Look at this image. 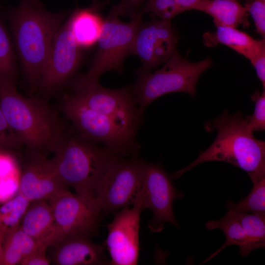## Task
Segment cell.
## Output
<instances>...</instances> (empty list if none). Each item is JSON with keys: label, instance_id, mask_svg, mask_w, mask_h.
Returning <instances> with one entry per match:
<instances>
[{"label": "cell", "instance_id": "obj_14", "mask_svg": "<svg viewBox=\"0 0 265 265\" xmlns=\"http://www.w3.org/2000/svg\"><path fill=\"white\" fill-rule=\"evenodd\" d=\"M19 193L30 202L45 200L69 192L52 159L26 149Z\"/></svg>", "mask_w": 265, "mask_h": 265}, {"label": "cell", "instance_id": "obj_8", "mask_svg": "<svg viewBox=\"0 0 265 265\" xmlns=\"http://www.w3.org/2000/svg\"><path fill=\"white\" fill-rule=\"evenodd\" d=\"M145 161L136 155H117L97 183L94 199L101 213L115 212L133 205L143 183Z\"/></svg>", "mask_w": 265, "mask_h": 265}, {"label": "cell", "instance_id": "obj_26", "mask_svg": "<svg viewBox=\"0 0 265 265\" xmlns=\"http://www.w3.org/2000/svg\"><path fill=\"white\" fill-rule=\"evenodd\" d=\"M253 186L249 194L239 202L227 201L228 211L239 212L265 213V177L252 182Z\"/></svg>", "mask_w": 265, "mask_h": 265}, {"label": "cell", "instance_id": "obj_36", "mask_svg": "<svg viewBox=\"0 0 265 265\" xmlns=\"http://www.w3.org/2000/svg\"></svg>", "mask_w": 265, "mask_h": 265}, {"label": "cell", "instance_id": "obj_21", "mask_svg": "<svg viewBox=\"0 0 265 265\" xmlns=\"http://www.w3.org/2000/svg\"><path fill=\"white\" fill-rule=\"evenodd\" d=\"M206 228L210 230L219 229L225 234V241L223 245L204 260L205 263L217 255L225 248L231 245L239 247V253H242L246 244V237L243 229L232 211H228L226 214L218 220H209L205 224Z\"/></svg>", "mask_w": 265, "mask_h": 265}, {"label": "cell", "instance_id": "obj_24", "mask_svg": "<svg viewBox=\"0 0 265 265\" xmlns=\"http://www.w3.org/2000/svg\"><path fill=\"white\" fill-rule=\"evenodd\" d=\"M43 241L38 240L26 234L19 226L11 231L3 255L5 264L20 265L22 261L33 252Z\"/></svg>", "mask_w": 265, "mask_h": 265}, {"label": "cell", "instance_id": "obj_13", "mask_svg": "<svg viewBox=\"0 0 265 265\" xmlns=\"http://www.w3.org/2000/svg\"><path fill=\"white\" fill-rule=\"evenodd\" d=\"M144 210L141 188L132 207L127 206L122 209L107 225L108 235L106 244L111 259L110 265L137 264L140 215Z\"/></svg>", "mask_w": 265, "mask_h": 265}, {"label": "cell", "instance_id": "obj_22", "mask_svg": "<svg viewBox=\"0 0 265 265\" xmlns=\"http://www.w3.org/2000/svg\"><path fill=\"white\" fill-rule=\"evenodd\" d=\"M232 212L239 221L246 239L241 257L248 255L256 249L265 248V213Z\"/></svg>", "mask_w": 265, "mask_h": 265}, {"label": "cell", "instance_id": "obj_3", "mask_svg": "<svg viewBox=\"0 0 265 265\" xmlns=\"http://www.w3.org/2000/svg\"><path fill=\"white\" fill-rule=\"evenodd\" d=\"M204 128L209 132L216 130L215 139L196 159L174 173L172 177L178 178L199 164L212 161L229 162L241 168L252 182L265 177V142L254 137L241 112L230 115L225 110L219 116L206 123Z\"/></svg>", "mask_w": 265, "mask_h": 265}, {"label": "cell", "instance_id": "obj_1", "mask_svg": "<svg viewBox=\"0 0 265 265\" xmlns=\"http://www.w3.org/2000/svg\"><path fill=\"white\" fill-rule=\"evenodd\" d=\"M0 107L23 146L46 156L54 152L71 129L48 100L37 95L23 96L16 82L0 83Z\"/></svg>", "mask_w": 265, "mask_h": 265}, {"label": "cell", "instance_id": "obj_28", "mask_svg": "<svg viewBox=\"0 0 265 265\" xmlns=\"http://www.w3.org/2000/svg\"><path fill=\"white\" fill-rule=\"evenodd\" d=\"M255 102L253 113L246 116L247 125L252 132L263 131L265 130V90L262 92L256 91L251 96Z\"/></svg>", "mask_w": 265, "mask_h": 265}, {"label": "cell", "instance_id": "obj_19", "mask_svg": "<svg viewBox=\"0 0 265 265\" xmlns=\"http://www.w3.org/2000/svg\"><path fill=\"white\" fill-rule=\"evenodd\" d=\"M20 225L27 235L49 245L53 231L54 216L53 209L45 200L30 202Z\"/></svg>", "mask_w": 265, "mask_h": 265}, {"label": "cell", "instance_id": "obj_16", "mask_svg": "<svg viewBox=\"0 0 265 265\" xmlns=\"http://www.w3.org/2000/svg\"><path fill=\"white\" fill-rule=\"evenodd\" d=\"M90 238L66 236L50 246V264L55 265H102L107 263L103 246Z\"/></svg>", "mask_w": 265, "mask_h": 265}, {"label": "cell", "instance_id": "obj_9", "mask_svg": "<svg viewBox=\"0 0 265 265\" xmlns=\"http://www.w3.org/2000/svg\"><path fill=\"white\" fill-rule=\"evenodd\" d=\"M70 87V94L87 107L137 132L144 111L137 104L132 86L113 89L96 82Z\"/></svg>", "mask_w": 265, "mask_h": 265}, {"label": "cell", "instance_id": "obj_25", "mask_svg": "<svg viewBox=\"0 0 265 265\" xmlns=\"http://www.w3.org/2000/svg\"><path fill=\"white\" fill-rule=\"evenodd\" d=\"M17 67L16 54L5 25L0 18V83L16 82Z\"/></svg>", "mask_w": 265, "mask_h": 265}, {"label": "cell", "instance_id": "obj_29", "mask_svg": "<svg viewBox=\"0 0 265 265\" xmlns=\"http://www.w3.org/2000/svg\"><path fill=\"white\" fill-rule=\"evenodd\" d=\"M23 144L8 125L0 107V151H15Z\"/></svg>", "mask_w": 265, "mask_h": 265}, {"label": "cell", "instance_id": "obj_34", "mask_svg": "<svg viewBox=\"0 0 265 265\" xmlns=\"http://www.w3.org/2000/svg\"><path fill=\"white\" fill-rule=\"evenodd\" d=\"M26 0L31 2L35 4L42 5V3L40 2L39 0Z\"/></svg>", "mask_w": 265, "mask_h": 265}, {"label": "cell", "instance_id": "obj_4", "mask_svg": "<svg viewBox=\"0 0 265 265\" xmlns=\"http://www.w3.org/2000/svg\"><path fill=\"white\" fill-rule=\"evenodd\" d=\"M53 153L52 159L65 185L91 198H94L97 183L118 155L80 136L71 127Z\"/></svg>", "mask_w": 265, "mask_h": 265}, {"label": "cell", "instance_id": "obj_18", "mask_svg": "<svg viewBox=\"0 0 265 265\" xmlns=\"http://www.w3.org/2000/svg\"><path fill=\"white\" fill-rule=\"evenodd\" d=\"M203 42L209 48L226 46L248 60L265 48V38L256 40L245 32L229 26H216V31L204 33Z\"/></svg>", "mask_w": 265, "mask_h": 265}, {"label": "cell", "instance_id": "obj_10", "mask_svg": "<svg viewBox=\"0 0 265 265\" xmlns=\"http://www.w3.org/2000/svg\"><path fill=\"white\" fill-rule=\"evenodd\" d=\"M81 51L67 19L53 40L36 92L38 96L48 100L71 82L81 62Z\"/></svg>", "mask_w": 265, "mask_h": 265}, {"label": "cell", "instance_id": "obj_32", "mask_svg": "<svg viewBox=\"0 0 265 265\" xmlns=\"http://www.w3.org/2000/svg\"><path fill=\"white\" fill-rule=\"evenodd\" d=\"M49 248L48 244L43 242L31 254L24 259L20 263L21 265H49L50 261L46 256V251Z\"/></svg>", "mask_w": 265, "mask_h": 265}, {"label": "cell", "instance_id": "obj_7", "mask_svg": "<svg viewBox=\"0 0 265 265\" xmlns=\"http://www.w3.org/2000/svg\"><path fill=\"white\" fill-rule=\"evenodd\" d=\"M143 15L139 12L129 22H124L119 16L109 11L105 19L98 39V48L86 73L72 80L69 86L98 82L101 76L109 71L121 74L125 58L132 54L137 30L142 23Z\"/></svg>", "mask_w": 265, "mask_h": 265}, {"label": "cell", "instance_id": "obj_20", "mask_svg": "<svg viewBox=\"0 0 265 265\" xmlns=\"http://www.w3.org/2000/svg\"><path fill=\"white\" fill-rule=\"evenodd\" d=\"M200 11L211 16L216 26L247 27L249 14L238 0H205Z\"/></svg>", "mask_w": 265, "mask_h": 265}, {"label": "cell", "instance_id": "obj_30", "mask_svg": "<svg viewBox=\"0 0 265 265\" xmlns=\"http://www.w3.org/2000/svg\"><path fill=\"white\" fill-rule=\"evenodd\" d=\"M244 5L253 20L256 32L265 38V0H253Z\"/></svg>", "mask_w": 265, "mask_h": 265}, {"label": "cell", "instance_id": "obj_33", "mask_svg": "<svg viewBox=\"0 0 265 265\" xmlns=\"http://www.w3.org/2000/svg\"><path fill=\"white\" fill-rule=\"evenodd\" d=\"M254 68L261 81L263 89L265 88V48L262 49L249 60Z\"/></svg>", "mask_w": 265, "mask_h": 265}, {"label": "cell", "instance_id": "obj_12", "mask_svg": "<svg viewBox=\"0 0 265 265\" xmlns=\"http://www.w3.org/2000/svg\"><path fill=\"white\" fill-rule=\"evenodd\" d=\"M172 176L158 163L144 162L141 187L144 209H150L153 217L148 224L152 233L160 232L164 224L169 223L177 228L180 225L175 217V200L184 197L173 185Z\"/></svg>", "mask_w": 265, "mask_h": 265}, {"label": "cell", "instance_id": "obj_5", "mask_svg": "<svg viewBox=\"0 0 265 265\" xmlns=\"http://www.w3.org/2000/svg\"><path fill=\"white\" fill-rule=\"evenodd\" d=\"M58 109L76 133L94 143H102L118 155H135L140 148L136 140L137 132L87 107L70 93L61 100Z\"/></svg>", "mask_w": 265, "mask_h": 265}, {"label": "cell", "instance_id": "obj_17", "mask_svg": "<svg viewBox=\"0 0 265 265\" xmlns=\"http://www.w3.org/2000/svg\"><path fill=\"white\" fill-rule=\"evenodd\" d=\"M102 5L98 0H94L87 7L75 9L67 19L75 41L81 49L97 43L105 21L99 12Z\"/></svg>", "mask_w": 265, "mask_h": 265}, {"label": "cell", "instance_id": "obj_11", "mask_svg": "<svg viewBox=\"0 0 265 265\" xmlns=\"http://www.w3.org/2000/svg\"><path fill=\"white\" fill-rule=\"evenodd\" d=\"M49 200L54 216L49 247L66 236L91 238L97 234L101 212L94 198L69 191Z\"/></svg>", "mask_w": 265, "mask_h": 265}, {"label": "cell", "instance_id": "obj_6", "mask_svg": "<svg viewBox=\"0 0 265 265\" xmlns=\"http://www.w3.org/2000/svg\"><path fill=\"white\" fill-rule=\"evenodd\" d=\"M154 72L137 75L132 85L136 101L141 110L157 99L167 94L184 92L194 97L196 85L201 75L212 64L210 57L197 62H190L176 51Z\"/></svg>", "mask_w": 265, "mask_h": 265}, {"label": "cell", "instance_id": "obj_27", "mask_svg": "<svg viewBox=\"0 0 265 265\" xmlns=\"http://www.w3.org/2000/svg\"><path fill=\"white\" fill-rule=\"evenodd\" d=\"M30 203L19 193L0 208V224L12 231L18 228Z\"/></svg>", "mask_w": 265, "mask_h": 265}, {"label": "cell", "instance_id": "obj_15", "mask_svg": "<svg viewBox=\"0 0 265 265\" xmlns=\"http://www.w3.org/2000/svg\"><path fill=\"white\" fill-rule=\"evenodd\" d=\"M178 39L171 21L156 18L142 22L136 32L132 53L142 62L137 74L151 72L165 62L177 51Z\"/></svg>", "mask_w": 265, "mask_h": 265}, {"label": "cell", "instance_id": "obj_23", "mask_svg": "<svg viewBox=\"0 0 265 265\" xmlns=\"http://www.w3.org/2000/svg\"><path fill=\"white\" fill-rule=\"evenodd\" d=\"M205 0H148L139 12L152 14L157 18L171 21L177 15L188 10L200 11Z\"/></svg>", "mask_w": 265, "mask_h": 265}, {"label": "cell", "instance_id": "obj_2", "mask_svg": "<svg viewBox=\"0 0 265 265\" xmlns=\"http://www.w3.org/2000/svg\"><path fill=\"white\" fill-rule=\"evenodd\" d=\"M70 12H51L43 5L21 0L6 18L31 96L36 93L53 40Z\"/></svg>", "mask_w": 265, "mask_h": 265}, {"label": "cell", "instance_id": "obj_31", "mask_svg": "<svg viewBox=\"0 0 265 265\" xmlns=\"http://www.w3.org/2000/svg\"><path fill=\"white\" fill-rule=\"evenodd\" d=\"M148 0H120L116 5H113L110 10L121 16H128L131 19L134 18Z\"/></svg>", "mask_w": 265, "mask_h": 265}, {"label": "cell", "instance_id": "obj_35", "mask_svg": "<svg viewBox=\"0 0 265 265\" xmlns=\"http://www.w3.org/2000/svg\"><path fill=\"white\" fill-rule=\"evenodd\" d=\"M253 0H244L245 3L244 4H247L253 1Z\"/></svg>", "mask_w": 265, "mask_h": 265}]
</instances>
